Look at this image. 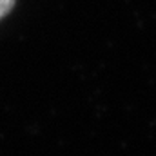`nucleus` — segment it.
Returning a JSON list of instances; mask_svg holds the SVG:
<instances>
[{
  "instance_id": "nucleus-1",
  "label": "nucleus",
  "mask_w": 156,
  "mask_h": 156,
  "mask_svg": "<svg viewBox=\"0 0 156 156\" xmlns=\"http://www.w3.org/2000/svg\"><path fill=\"white\" fill-rule=\"evenodd\" d=\"M13 4H15V0H0V18L11 11Z\"/></svg>"
}]
</instances>
